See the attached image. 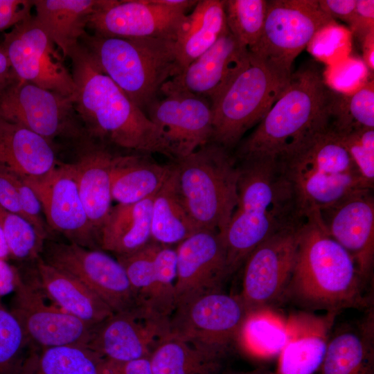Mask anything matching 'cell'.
I'll use <instances>...</instances> for the list:
<instances>
[{"mask_svg":"<svg viewBox=\"0 0 374 374\" xmlns=\"http://www.w3.org/2000/svg\"><path fill=\"white\" fill-rule=\"evenodd\" d=\"M301 228L269 238L246 259L238 296L248 312L271 308L285 298L294 267Z\"/></svg>","mask_w":374,"mask_h":374,"instance_id":"16","label":"cell"},{"mask_svg":"<svg viewBox=\"0 0 374 374\" xmlns=\"http://www.w3.org/2000/svg\"><path fill=\"white\" fill-rule=\"evenodd\" d=\"M336 131L352 127L374 128V84L364 83L348 96L338 94L334 112Z\"/></svg>","mask_w":374,"mask_h":374,"instance_id":"39","label":"cell"},{"mask_svg":"<svg viewBox=\"0 0 374 374\" xmlns=\"http://www.w3.org/2000/svg\"><path fill=\"white\" fill-rule=\"evenodd\" d=\"M47 301L34 278L21 275L12 301V313L21 324L29 345L39 349L88 344L97 325H92Z\"/></svg>","mask_w":374,"mask_h":374,"instance_id":"14","label":"cell"},{"mask_svg":"<svg viewBox=\"0 0 374 374\" xmlns=\"http://www.w3.org/2000/svg\"><path fill=\"white\" fill-rule=\"evenodd\" d=\"M307 216L368 188L333 125L304 139L278 157Z\"/></svg>","mask_w":374,"mask_h":374,"instance_id":"6","label":"cell"},{"mask_svg":"<svg viewBox=\"0 0 374 374\" xmlns=\"http://www.w3.org/2000/svg\"><path fill=\"white\" fill-rule=\"evenodd\" d=\"M359 322L331 333L323 360L315 374H374V311Z\"/></svg>","mask_w":374,"mask_h":374,"instance_id":"24","label":"cell"},{"mask_svg":"<svg viewBox=\"0 0 374 374\" xmlns=\"http://www.w3.org/2000/svg\"><path fill=\"white\" fill-rule=\"evenodd\" d=\"M147 108L148 117L161 132L169 158L177 161L211 142L210 101L187 92H168Z\"/></svg>","mask_w":374,"mask_h":374,"instance_id":"17","label":"cell"},{"mask_svg":"<svg viewBox=\"0 0 374 374\" xmlns=\"http://www.w3.org/2000/svg\"><path fill=\"white\" fill-rule=\"evenodd\" d=\"M68 57L75 87L71 100L87 133L119 148L169 158L157 127L100 71L80 43Z\"/></svg>","mask_w":374,"mask_h":374,"instance_id":"3","label":"cell"},{"mask_svg":"<svg viewBox=\"0 0 374 374\" xmlns=\"http://www.w3.org/2000/svg\"><path fill=\"white\" fill-rule=\"evenodd\" d=\"M0 45L18 79L71 98L75 88L71 72L35 16L4 33Z\"/></svg>","mask_w":374,"mask_h":374,"instance_id":"13","label":"cell"},{"mask_svg":"<svg viewBox=\"0 0 374 374\" xmlns=\"http://www.w3.org/2000/svg\"><path fill=\"white\" fill-rule=\"evenodd\" d=\"M186 11L155 0H100L87 28L102 36L175 41Z\"/></svg>","mask_w":374,"mask_h":374,"instance_id":"18","label":"cell"},{"mask_svg":"<svg viewBox=\"0 0 374 374\" xmlns=\"http://www.w3.org/2000/svg\"><path fill=\"white\" fill-rule=\"evenodd\" d=\"M320 7L333 19H339L348 25L353 19L356 0H319Z\"/></svg>","mask_w":374,"mask_h":374,"instance_id":"48","label":"cell"},{"mask_svg":"<svg viewBox=\"0 0 374 374\" xmlns=\"http://www.w3.org/2000/svg\"><path fill=\"white\" fill-rule=\"evenodd\" d=\"M0 224L10 258L25 262L41 257L46 238L28 220L0 206Z\"/></svg>","mask_w":374,"mask_h":374,"instance_id":"38","label":"cell"},{"mask_svg":"<svg viewBox=\"0 0 374 374\" xmlns=\"http://www.w3.org/2000/svg\"><path fill=\"white\" fill-rule=\"evenodd\" d=\"M198 231L180 193L174 163L171 175L153 198L152 240L166 246L178 244Z\"/></svg>","mask_w":374,"mask_h":374,"instance_id":"32","label":"cell"},{"mask_svg":"<svg viewBox=\"0 0 374 374\" xmlns=\"http://www.w3.org/2000/svg\"><path fill=\"white\" fill-rule=\"evenodd\" d=\"M0 206L24 217L15 183L10 173L1 168H0Z\"/></svg>","mask_w":374,"mask_h":374,"instance_id":"47","label":"cell"},{"mask_svg":"<svg viewBox=\"0 0 374 374\" xmlns=\"http://www.w3.org/2000/svg\"><path fill=\"white\" fill-rule=\"evenodd\" d=\"M314 212L299 231L296 260L285 297L310 310L371 308L368 281L351 256L325 231Z\"/></svg>","mask_w":374,"mask_h":374,"instance_id":"2","label":"cell"},{"mask_svg":"<svg viewBox=\"0 0 374 374\" xmlns=\"http://www.w3.org/2000/svg\"><path fill=\"white\" fill-rule=\"evenodd\" d=\"M248 313L238 296L222 290L177 306L170 317V335L222 362L235 343Z\"/></svg>","mask_w":374,"mask_h":374,"instance_id":"10","label":"cell"},{"mask_svg":"<svg viewBox=\"0 0 374 374\" xmlns=\"http://www.w3.org/2000/svg\"><path fill=\"white\" fill-rule=\"evenodd\" d=\"M220 374H250V373H220Z\"/></svg>","mask_w":374,"mask_h":374,"instance_id":"53","label":"cell"},{"mask_svg":"<svg viewBox=\"0 0 374 374\" xmlns=\"http://www.w3.org/2000/svg\"><path fill=\"white\" fill-rule=\"evenodd\" d=\"M160 245L151 240L132 253L116 256L125 271L139 305L144 306L147 302L154 277L155 257Z\"/></svg>","mask_w":374,"mask_h":374,"instance_id":"41","label":"cell"},{"mask_svg":"<svg viewBox=\"0 0 374 374\" xmlns=\"http://www.w3.org/2000/svg\"><path fill=\"white\" fill-rule=\"evenodd\" d=\"M173 170L174 163L160 164L143 156H114L111 169L112 200L127 204L152 197Z\"/></svg>","mask_w":374,"mask_h":374,"instance_id":"29","label":"cell"},{"mask_svg":"<svg viewBox=\"0 0 374 374\" xmlns=\"http://www.w3.org/2000/svg\"><path fill=\"white\" fill-rule=\"evenodd\" d=\"M334 19L317 0H269L263 30L249 51L278 70L292 74L296 57Z\"/></svg>","mask_w":374,"mask_h":374,"instance_id":"9","label":"cell"},{"mask_svg":"<svg viewBox=\"0 0 374 374\" xmlns=\"http://www.w3.org/2000/svg\"><path fill=\"white\" fill-rule=\"evenodd\" d=\"M100 374H153L149 358L116 362L103 359Z\"/></svg>","mask_w":374,"mask_h":374,"instance_id":"46","label":"cell"},{"mask_svg":"<svg viewBox=\"0 0 374 374\" xmlns=\"http://www.w3.org/2000/svg\"><path fill=\"white\" fill-rule=\"evenodd\" d=\"M153 374H220L222 362L189 342L169 335L149 357Z\"/></svg>","mask_w":374,"mask_h":374,"instance_id":"35","label":"cell"},{"mask_svg":"<svg viewBox=\"0 0 374 374\" xmlns=\"http://www.w3.org/2000/svg\"><path fill=\"white\" fill-rule=\"evenodd\" d=\"M24 179L40 200L50 231L87 248L99 244L81 201L71 163L59 164L42 177Z\"/></svg>","mask_w":374,"mask_h":374,"instance_id":"19","label":"cell"},{"mask_svg":"<svg viewBox=\"0 0 374 374\" xmlns=\"http://www.w3.org/2000/svg\"><path fill=\"white\" fill-rule=\"evenodd\" d=\"M0 119L21 125L51 143L86 133L71 98L15 78L0 89Z\"/></svg>","mask_w":374,"mask_h":374,"instance_id":"11","label":"cell"},{"mask_svg":"<svg viewBox=\"0 0 374 374\" xmlns=\"http://www.w3.org/2000/svg\"><path fill=\"white\" fill-rule=\"evenodd\" d=\"M33 7L30 0H0V32L30 17Z\"/></svg>","mask_w":374,"mask_h":374,"instance_id":"44","label":"cell"},{"mask_svg":"<svg viewBox=\"0 0 374 374\" xmlns=\"http://www.w3.org/2000/svg\"><path fill=\"white\" fill-rule=\"evenodd\" d=\"M249 60L247 48L226 28L211 48L164 83L160 91L187 92L211 103L248 65Z\"/></svg>","mask_w":374,"mask_h":374,"instance_id":"21","label":"cell"},{"mask_svg":"<svg viewBox=\"0 0 374 374\" xmlns=\"http://www.w3.org/2000/svg\"><path fill=\"white\" fill-rule=\"evenodd\" d=\"M100 0H33L36 20L62 52L68 57L87 33L89 19Z\"/></svg>","mask_w":374,"mask_h":374,"instance_id":"28","label":"cell"},{"mask_svg":"<svg viewBox=\"0 0 374 374\" xmlns=\"http://www.w3.org/2000/svg\"><path fill=\"white\" fill-rule=\"evenodd\" d=\"M226 28L224 0L198 1L175 39L179 73L211 48Z\"/></svg>","mask_w":374,"mask_h":374,"instance_id":"31","label":"cell"},{"mask_svg":"<svg viewBox=\"0 0 374 374\" xmlns=\"http://www.w3.org/2000/svg\"><path fill=\"white\" fill-rule=\"evenodd\" d=\"M373 190L351 193L318 214L326 233L347 251L369 282L374 264Z\"/></svg>","mask_w":374,"mask_h":374,"instance_id":"22","label":"cell"},{"mask_svg":"<svg viewBox=\"0 0 374 374\" xmlns=\"http://www.w3.org/2000/svg\"><path fill=\"white\" fill-rule=\"evenodd\" d=\"M42 254L46 262L76 278L113 312L127 311L139 305L124 268L105 252L70 242H46Z\"/></svg>","mask_w":374,"mask_h":374,"instance_id":"12","label":"cell"},{"mask_svg":"<svg viewBox=\"0 0 374 374\" xmlns=\"http://www.w3.org/2000/svg\"><path fill=\"white\" fill-rule=\"evenodd\" d=\"M291 75L250 54L248 65L211 103V142L229 150L235 147L244 134L264 118Z\"/></svg>","mask_w":374,"mask_h":374,"instance_id":"8","label":"cell"},{"mask_svg":"<svg viewBox=\"0 0 374 374\" xmlns=\"http://www.w3.org/2000/svg\"><path fill=\"white\" fill-rule=\"evenodd\" d=\"M363 58L367 67L374 70V33L368 35L362 40Z\"/></svg>","mask_w":374,"mask_h":374,"instance_id":"51","label":"cell"},{"mask_svg":"<svg viewBox=\"0 0 374 374\" xmlns=\"http://www.w3.org/2000/svg\"><path fill=\"white\" fill-rule=\"evenodd\" d=\"M97 66L141 109L154 102L161 88L179 73L175 41L121 38L86 33L80 41Z\"/></svg>","mask_w":374,"mask_h":374,"instance_id":"5","label":"cell"},{"mask_svg":"<svg viewBox=\"0 0 374 374\" xmlns=\"http://www.w3.org/2000/svg\"><path fill=\"white\" fill-rule=\"evenodd\" d=\"M16 78L9 58L3 48L0 45V89Z\"/></svg>","mask_w":374,"mask_h":374,"instance_id":"50","label":"cell"},{"mask_svg":"<svg viewBox=\"0 0 374 374\" xmlns=\"http://www.w3.org/2000/svg\"><path fill=\"white\" fill-rule=\"evenodd\" d=\"M34 279L46 297L64 311L92 325L114 312L93 292L71 274L41 257L35 260Z\"/></svg>","mask_w":374,"mask_h":374,"instance_id":"25","label":"cell"},{"mask_svg":"<svg viewBox=\"0 0 374 374\" xmlns=\"http://www.w3.org/2000/svg\"><path fill=\"white\" fill-rule=\"evenodd\" d=\"M337 93L314 67L292 73L284 90L255 130L240 141L237 161L278 158L333 123Z\"/></svg>","mask_w":374,"mask_h":374,"instance_id":"4","label":"cell"},{"mask_svg":"<svg viewBox=\"0 0 374 374\" xmlns=\"http://www.w3.org/2000/svg\"><path fill=\"white\" fill-rule=\"evenodd\" d=\"M28 346L19 321L0 301V374H18Z\"/></svg>","mask_w":374,"mask_h":374,"instance_id":"40","label":"cell"},{"mask_svg":"<svg viewBox=\"0 0 374 374\" xmlns=\"http://www.w3.org/2000/svg\"><path fill=\"white\" fill-rule=\"evenodd\" d=\"M337 312L295 313L287 319L288 337L274 374H315L327 349Z\"/></svg>","mask_w":374,"mask_h":374,"instance_id":"23","label":"cell"},{"mask_svg":"<svg viewBox=\"0 0 374 374\" xmlns=\"http://www.w3.org/2000/svg\"><path fill=\"white\" fill-rule=\"evenodd\" d=\"M114 156L103 147L96 146L71 163L81 201L98 240L100 231L112 209Z\"/></svg>","mask_w":374,"mask_h":374,"instance_id":"27","label":"cell"},{"mask_svg":"<svg viewBox=\"0 0 374 374\" xmlns=\"http://www.w3.org/2000/svg\"><path fill=\"white\" fill-rule=\"evenodd\" d=\"M349 26L362 42L368 35L374 33L373 0H356L355 15Z\"/></svg>","mask_w":374,"mask_h":374,"instance_id":"45","label":"cell"},{"mask_svg":"<svg viewBox=\"0 0 374 374\" xmlns=\"http://www.w3.org/2000/svg\"><path fill=\"white\" fill-rule=\"evenodd\" d=\"M10 258L6 240L0 224V259L8 260Z\"/></svg>","mask_w":374,"mask_h":374,"instance_id":"52","label":"cell"},{"mask_svg":"<svg viewBox=\"0 0 374 374\" xmlns=\"http://www.w3.org/2000/svg\"><path fill=\"white\" fill-rule=\"evenodd\" d=\"M267 3V0H224L227 28L249 51L262 35Z\"/></svg>","mask_w":374,"mask_h":374,"instance_id":"37","label":"cell"},{"mask_svg":"<svg viewBox=\"0 0 374 374\" xmlns=\"http://www.w3.org/2000/svg\"><path fill=\"white\" fill-rule=\"evenodd\" d=\"M153 198L112 209L99 233V245L117 256L132 253L152 240L151 217Z\"/></svg>","mask_w":374,"mask_h":374,"instance_id":"30","label":"cell"},{"mask_svg":"<svg viewBox=\"0 0 374 374\" xmlns=\"http://www.w3.org/2000/svg\"><path fill=\"white\" fill-rule=\"evenodd\" d=\"M287 337V319L271 308H262L248 312L238 343L250 356L269 359L278 355Z\"/></svg>","mask_w":374,"mask_h":374,"instance_id":"34","label":"cell"},{"mask_svg":"<svg viewBox=\"0 0 374 374\" xmlns=\"http://www.w3.org/2000/svg\"><path fill=\"white\" fill-rule=\"evenodd\" d=\"M238 161V202L222 236L229 276L262 242L301 228L308 219L278 158Z\"/></svg>","mask_w":374,"mask_h":374,"instance_id":"1","label":"cell"},{"mask_svg":"<svg viewBox=\"0 0 374 374\" xmlns=\"http://www.w3.org/2000/svg\"><path fill=\"white\" fill-rule=\"evenodd\" d=\"M175 250L176 308L197 296L222 290L229 274L226 250L219 232L199 230L178 244Z\"/></svg>","mask_w":374,"mask_h":374,"instance_id":"20","label":"cell"},{"mask_svg":"<svg viewBox=\"0 0 374 374\" xmlns=\"http://www.w3.org/2000/svg\"><path fill=\"white\" fill-rule=\"evenodd\" d=\"M177 253L170 246L161 244L155 257L154 280L144 307L170 317L177 305Z\"/></svg>","mask_w":374,"mask_h":374,"instance_id":"36","label":"cell"},{"mask_svg":"<svg viewBox=\"0 0 374 374\" xmlns=\"http://www.w3.org/2000/svg\"><path fill=\"white\" fill-rule=\"evenodd\" d=\"M174 163L180 193L197 228L216 231L222 237L238 202L235 157L210 142Z\"/></svg>","mask_w":374,"mask_h":374,"instance_id":"7","label":"cell"},{"mask_svg":"<svg viewBox=\"0 0 374 374\" xmlns=\"http://www.w3.org/2000/svg\"><path fill=\"white\" fill-rule=\"evenodd\" d=\"M169 335L170 317L138 305L98 324L87 346L103 359L130 361L149 358Z\"/></svg>","mask_w":374,"mask_h":374,"instance_id":"15","label":"cell"},{"mask_svg":"<svg viewBox=\"0 0 374 374\" xmlns=\"http://www.w3.org/2000/svg\"><path fill=\"white\" fill-rule=\"evenodd\" d=\"M8 172L15 183L24 217L35 227L42 235L47 238L50 230L39 197L26 181L24 177Z\"/></svg>","mask_w":374,"mask_h":374,"instance_id":"43","label":"cell"},{"mask_svg":"<svg viewBox=\"0 0 374 374\" xmlns=\"http://www.w3.org/2000/svg\"><path fill=\"white\" fill-rule=\"evenodd\" d=\"M59 164L53 143L21 125L0 119V168L24 177H38Z\"/></svg>","mask_w":374,"mask_h":374,"instance_id":"26","label":"cell"},{"mask_svg":"<svg viewBox=\"0 0 374 374\" xmlns=\"http://www.w3.org/2000/svg\"><path fill=\"white\" fill-rule=\"evenodd\" d=\"M103 359L87 345L45 348L30 353L18 374H100Z\"/></svg>","mask_w":374,"mask_h":374,"instance_id":"33","label":"cell"},{"mask_svg":"<svg viewBox=\"0 0 374 374\" xmlns=\"http://www.w3.org/2000/svg\"><path fill=\"white\" fill-rule=\"evenodd\" d=\"M21 280V274L8 260L0 259V301L1 299L14 293Z\"/></svg>","mask_w":374,"mask_h":374,"instance_id":"49","label":"cell"},{"mask_svg":"<svg viewBox=\"0 0 374 374\" xmlns=\"http://www.w3.org/2000/svg\"><path fill=\"white\" fill-rule=\"evenodd\" d=\"M336 132L363 181L373 189L374 128L352 127Z\"/></svg>","mask_w":374,"mask_h":374,"instance_id":"42","label":"cell"}]
</instances>
